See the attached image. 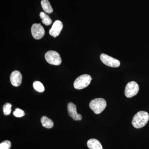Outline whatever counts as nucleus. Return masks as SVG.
<instances>
[{"mask_svg":"<svg viewBox=\"0 0 149 149\" xmlns=\"http://www.w3.org/2000/svg\"><path fill=\"white\" fill-rule=\"evenodd\" d=\"M149 120V113L146 111H140L133 116L132 124L134 128H143L146 125Z\"/></svg>","mask_w":149,"mask_h":149,"instance_id":"1","label":"nucleus"},{"mask_svg":"<svg viewBox=\"0 0 149 149\" xmlns=\"http://www.w3.org/2000/svg\"><path fill=\"white\" fill-rule=\"evenodd\" d=\"M90 108L96 114H100L103 111L107 106V102L103 98H96L92 100L89 104Z\"/></svg>","mask_w":149,"mask_h":149,"instance_id":"2","label":"nucleus"},{"mask_svg":"<svg viewBox=\"0 0 149 149\" xmlns=\"http://www.w3.org/2000/svg\"><path fill=\"white\" fill-rule=\"evenodd\" d=\"M92 80L91 75L84 74L80 75L74 81V87L77 90H81L88 87Z\"/></svg>","mask_w":149,"mask_h":149,"instance_id":"3","label":"nucleus"},{"mask_svg":"<svg viewBox=\"0 0 149 149\" xmlns=\"http://www.w3.org/2000/svg\"><path fill=\"white\" fill-rule=\"evenodd\" d=\"M45 58L48 63L58 65L61 63L62 60L59 54L54 51H49L45 55Z\"/></svg>","mask_w":149,"mask_h":149,"instance_id":"4","label":"nucleus"},{"mask_svg":"<svg viewBox=\"0 0 149 149\" xmlns=\"http://www.w3.org/2000/svg\"><path fill=\"white\" fill-rule=\"evenodd\" d=\"M139 90V87L138 83L135 81H131L126 85L125 90V95L127 97H132L138 94Z\"/></svg>","mask_w":149,"mask_h":149,"instance_id":"5","label":"nucleus"},{"mask_svg":"<svg viewBox=\"0 0 149 149\" xmlns=\"http://www.w3.org/2000/svg\"><path fill=\"white\" fill-rule=\"evenodd\" d=\"M100 58L103 63L107 66L113 68H117L120 66V62L119 60L106 54H102Z\"/></svg>","mask_w":149,"mask_h":149,"instance_id":"6","label":"nucleus"},{"mask_svg":"<svg viewBox=\"0 0 149 149\" xmlns=\"http://www.w3.org/2000/svg\"><path fill=\"white\" fill-rule=\"evenodd\" d=\"M31 32L32 36L37 40L42 39L45 34V30L44 27L40 23H35L31 27Z\"/></svg>","mask_w":149,"mask_h":149,"instance_id":"7","label":"nucleus"},{"mask_svg":"<svg viewBox=\"0 0 149 149\" xmlns=\"http://www.w3.org/2000/svg\"><path fill=\"white\" fill-rule=\"evenodd\" d=\"M68 112L70 117L74 120H82V116L77 111V107L73 103L69 102L68 104Z\"/></svg>","mask_w":149,"mask_h":149,"instance_id":"8","label":"nucleus"},{"mask_svg":"<svg viewBox=\"0 0 149 149\" xmlns=\"http://www.w3.org/2000/svg\"><path fill=\"white\" fill-rule=\"evenodd\" d=\"M63 28L62 22L60 20H56L49 31L50 35L54 37L58 36Z\"/></svg>","mask_w":149,"mask_h":149,"instance_id":"9","label":"nucleus"},{"mask_svg":"<svg viewBox=\"0 0 149 149\" xmlns=\"http://www.w3.org/2000/svg\"><path fill=\"white\" fill-rule=\"evenodd\" d=\"M10 80L12 85L15 87H18L21 85L22 82V75L19 71L15 70L10 74Z\"/></svg>","mask_w":149,"mask_h":149,"instance_id":"10","label":"nucleus"},{"mask_svg":"<svg viewBox=\"0 0 149 149\" xmlns=\"http://www.w3.org/2000/svg\"><path fill=\"white\" fill-rule=\"evenodd\" d=\"M87 146L90 149H103L101 143L96 139H92L88 140Z\"/></svg>","mask_w":149,"mask_h":149,"instance_id":"11","label":"nucleus"},{"mask_svg":"<svg viewBox=\"0 0 149 149\" xmlns=\"http://www.w3.org/2000/svg\"><path fill=\"white\" fill-rule=\"evenodd\" d=\"M41 123L43 127L47 128H51L54 126V122L52 119L44 116L41 118Z\"/></svg>","mask_w":149,"mask_h":149,"instance_id":"12","label":"nucleus"},{"mask_svg":"<svg viewBox=\"0 0 149 149\" xmlns=\"http://www.w3.org/2000/svg\"><path fill=\"white\" fill-rule=\"evenodd\" d=\"M41 4L43 10L45 12L50 14L53 11L52 8L48 0H42Z\"/></svg>","mask_w":149,"mask_h":149,"instance_id":"13","label":"nucleus"},{"mask_svg":"<svg viewBox=\"0 0 149 149\" xmlns=\"http://www.w3.org/2000/svg\"><path fill=\"white\" fill-rule=\"evenodd\" d=\"M40 18L42 19V22L44 24L48 26V25H50L52 23V20L45 13L42 12L40 13Z\"/></svg>","mask_w":149,"mask_h":149,"instance_id":"14","label":"nucleus"},{"mask_svg":"<svg viewBox=\"0 0 149 149\" xmlns=\"http://www.w3.org/2000/svg\"><path fill=\"white\" fill-rule=\"evenodd\" d=\"M33 88L35 91L40 93H42L45 90V87L42 83L40 81H36L34 82L33 84Z\"/></svg>","mask_w":149,"mask_h":149,"instance_id":"15","label":"nucleus"},{"mask_svg":"<svg viewBox=\"0 0 149 149\" xmlns=\"http://www.w3.org/2000/svg\"><path fill=\"white\" fill-rule=\"evenodd\" d=\"M12 105L9 103H6L3 106V109L4 114L6 116L8 115L11 112Z\"/></svg>","mask_w":149,"mask_h":149,"instance_id":"16","label":"nucleus"},{"mask_svg":"<svg viewBox=\"0 0 149 149\" xmlns=\"http://www.w3.org/2000/svg\"><path fill=\"white\" fill-rule=\"evenodd\" d=\"M11 143L10 141L6 140L0 144V149H10Z\"/></svg>","mask_w":149,"mask_h":149,"instance_id":"17","label":"nucleus"},{"mask_svg":"<svg viewBox=\"0 0 149 149\" xmlns=\"http://www.w3.org/2000/svg\"><path fill=\"white\" fill-rule=\"evenodd\" d=\"M13 114L15 117L20 118L24 116L25 115V113L22 109L19 108H16L13 111Z\"/></svg>","mask_w":149,"mask_h":149,"instance_id":"18","label":"nucleus"}]
</instances>
